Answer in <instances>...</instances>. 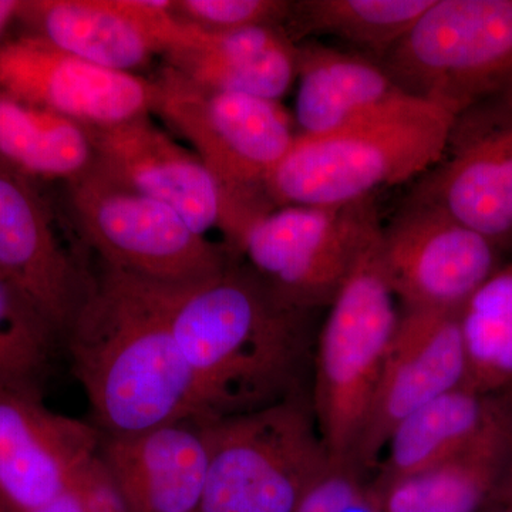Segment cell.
<instances>
[{
	"mask_svg": "<svg viewBox=\"0 0 512 512\" xmlns=\"http://www.w3.org/2000/svg\"><path fill=\"white\" fill-rule=\"evenodd\" d=\"M501 503L512 507V451L507 471H505L503 490H501Z\"/></svg>",
	"mask_w": 512,
	"mask_h": 512,
	"instance_id": "31",
	"label": "cell"
},
{
	"mask_svg": "<svg viewBox=\"0 0 512 512\" xmlns=\"http://www.w3.org/2000/svg\"><path fill=\"white\" fill-rule=\"evenodd\" d=\"M293 2L282 0H174L175 16L208 32L281 28L291 19Z\"/></svg>",
	"mask_w": 512,
	"mask_h": 512,
	"instance_id": "27",
	"label": "cell"
},
{
	"mask_svg": "<svg viewBox=\"0 0 512 512\" xmlns=\"http://www.w3.org/2000/svg\"><path fill=\"white\" fill-rule=\"evenodd\" d=\"M379 63L457 119L485 104L512 106V0H434Z\"/></svg>",
	"mask_w": 512,
	"mask_h": 512,
	"instance_id": "7",
	"label": "cell"
},
{
	"mask_svg": "<svg viewBox=\"0 0 512 512\" xmlns=\"http://www.w3.org/2000/svg\"><path fill=\"white\" fill-rule=\"evenodd\" d=\"M77 225L104 268L165 285H187L227 269V254L164 202L94 165L67 183Z\"/></svg>",
	"mask_w": 512,
	"mask_h": 512,
	"instance_id": "8",
	"label": "cell"
},
{
	"mask_svg": "<svg viewBox=\"0 0 512 512\" xmlns=\"http://www.w3.org/2000/svg\"><path fill=\"white\" fill-rule=\"evenodd\" d=\"M466 386L497 396L512 386V262L500 266L460 312Z\"/></svg>",
	"mask_w": 512,
	"mask_h": 512,
	"instance_id": "25",
	"label": "cell"
},
{
	"mask_svg": "<svg viewBox=\"0 0 512 512\" xmlns=\"http://www.w3.org/2000/svg\"><path fill=\"white\" fill-rule=\"evenodd\" d=\"M23 0H0V45L13 23L18 22Z\"/></svg>",
	"mask_w": 512,
	"mask_h": 512,
	"instance_id": "30",
	"label": "cell"
},
{
	"mask_svg": "<svg viewBox=\"0 0 512 512\" xmlns=\"http://www.w3.org/2000/svg\"><path fill=\"white\" fill-rule=\"evenodd\" d=\"M0 161L35 181H70L96 165L89 127L0 92Z\"/></svg>",
	"mask_w": 512,
	"mask_h": 512,
	"instance_id": "23",
	"label": "cell"
},
{
	"mask_svg": "<svg viewBox=\"0 0 512 512\" xmlns=\"http://www.w3.org/2000/svg\"><path fill=\"white\" fill-rule=\"evenodd\" d=\"M165 66L191 82L221 92L279 101L298 72V45L281 28L208 32L188 25L180 45L165 53Z\"/></svg>",
	"mask_w": 512,
	"mask_h": 512,
	"instance_id": "19",
	"label": "cell"
},
{
	"mask_svg": "<svg viewBox=\"0 0 512 512\" xmlns=\"http://www.w3.org/2000/svg\"><path fill=\"white\" fill-rule=\"evenodd\" d=\"M0 92L87 127L150 116L154 103L153 80L84 62L23 33L0 45Z\"/></svg>",
	"mask_w": 512,
	"mask_h": 512,
	"instance_id": "13",
	"label": "cell"
},
{
	"mask_svg": "<svg viewBox=\"0 0 512 512\" xmlns=\"http://www.w3.org/2000/svg\"><path fill=\"white\" fill-rule=\"evenodd\" d=\"M89 130L101 170L164 202L204 237L210 229L220 228L222 198L217 181L194 151L178 144L150 116Z\"/></svg>",
	"mask_w": 512,
	"mask_h": 512,
	"instance_id": "16",
	"label": "cell"
},
{
	"mask_svg": "<svg viewBox=\"0 0 512 512\" xmlns=\"http://www.w3.org/2000/svg\"><path fill=\"white\" fill-rule=\"evenodd\" d=\"M30 512H128L119 485L99 454L74 483L49 504Z\"/></svg>",
	"mask_w": 512,
	"mask_h": 512,
	"instance_id": "29",
	"label": "cell"
},
{
	"mask_svg": "<svg viewBox=\"0 0 512 512\" xmlns=\"http://www.w3.org/2000/svg\"><path fill=\"white\" fill-rule=\"evenodd\" d=\"M298 134L318 136L383 120L423 103L402 89L382 64L318 42L298 45Z\"/></svg>",
	"mask_w": 512,
	"mask_h": 512,
	"instance_id": "18",
	"label": "cell"
},
{
	"mask_svg": "<svg viewBox=\"0 0 512 512\" xmlns=\"http://www.w3.org/2000/svg\"><path fill=\"white\" fill-rule=\"evenodd\" d=\"M366 476L353 464L330 460L295 512H383L375 484Z\"/></svg>",
	"mask_w": 512,
	"mask_h": 512,
	"instance_id": "28",
	"label": "cell"
},
{
	"mask_svg": "<svg viewBox=\"0 0 512 512\" xmlns=\"http://www.w3.org/2000/svg\"><path fill=\"white\" fill-rule=\"evenodd\" d=\"M18 23L23 35L114 72L134 73L163 55L128 0H23Z\"/></svg>",
	"mask_w": 512,
	"mask_h": 512,
	"instance_id": "21",
	"label": "cell"
},
{
	"mask_svg": "<svg viewBox=\"0 0 512 512\" xmlns=\"http://www.w3.org/2000/svg\"><path fill=\"white\" fill-rule=\"evenodd\" d=\"M414 200L436 205L498 247L512 239V106L461 114Z\"/></svg>",
	"mask_w": 512,
	"mask_h": 512,
	"instance_id": "14",
	"label": "cell"
},
{
	"mask_svg": "<svg viewBox=\"0 0 512 512\" xmlns=\"http://www.w3.org/2000/svg\"><path fill=\"white\" fill-rule=\"evenodd\" d=\"M434 0H303L291 19L301 36H332L383 59L409 35Z\"/></svg>",
	"mask_w": 512,
	"mask_h": 512,
	"instance_id": "24",
	"label": "cell"
},
{
	"mask_svg": "<svg viewBox=\"0 0 512 512\" xmlns=\"http://www.w3.org/2000/svg\"><path fill=\"white\" fill-rule=\"evenodd\" d=\"M487 512H512V507H510V505L500 503Z\"/></svg>",
	"mask_w": 512,
	"mask_h": 512,
	"instance_id": "33",
	"label": "cell"
},
{
	"mask_svg": "<svg viewBox=\"0 0 512 512\" xmlns=\"http://www.w3.org/2000/svg\"><path fill=\"white\" fill-rule=\"evenodd\" d=\"M100 456L128 512H200L208 470L204 421L101 439Z\"/></svg>",
	"mask_w": 512,
	"mask_h": 512,
	"instance_id": "17",
	"label": "cell"
},
{
	"mask_svg": "<svg viewBox=\"0 0 512 512\" xmlns=\"http://www.w3.org/2000/svg\"><path fill=\"white\" fill-rule=\"evenodd\" d=\"M161 286L171 329L194 377L202 421L311 393L312 312L286 305L248 268L231 264L197 284Z\"/></svg>",
	"mask_w": 512,
	"mask_h": 512,
	"instance_id": "1",
	"label": "cell"
},
{
	"mask_svg": "<svg viewBox=\"0 0 512 512\" xmlns=\"http://www.w3.org/2000/svg\"><path fill=\"white\" fill-rule=\"evenodd\" d=\"M0 275L59 333L72 325L92 281L60 244L35 181L0 161Z\"/></svg>",
	"mask_w": 512,
	"mask_h": 512,
	"instance_id": "15",
	"label": "cell"
},
{
	"mask_svg": "<svg viewBox=\"0 0 512 512\" xmlns=\"http://www.w3.org/2000/svg\"><path fill=\"white\" fill-rule=\"evenodd\" d=\"M382 229L377 220L367 229L355 261L329 305L313 353V413L330 458L339 463L353 464L370 400L400 319L384 266Z\"/></svg>",
	"mask_w": 512,
	"mask_h": 512,
	"instance_id": "5",
	"label": "cell"
},
{
	"mask_svg": "<svg viewBox=\"0 0 512 512\" xmlns=\"http://www.w3.org/2000/svg\"><path fill=\"white\" fill-rule=\"evenodd\" d=\"M62 342L104 437L202 421L161 284L104 268Z\"/></svg>",
	"mask_w": 512,
	"mask_h": 512,
	"instance_id": "2",
	"label": "cell"
},
{
	"mask_svg": "<svg viewBox=\"0 0 512 512\" xmlns=\"http://www.w3.org/2000/svg\"><path fill=\"white\" fill-rule=\"evenodd\" d=\"M500 400L460 386L424 404L390 434L375 481L412 476L453 457L483 431Z\"/></svg>",
	"mask_w": 512,
	"mask_h": 512,
	"instance_id": "22",
	"label": "cell"
},
{
	"mask_svg": "<svg viewBox=\"0 0 512 512\" xmlns=\"http://www.w3.org/2000/svg\"><path fill=\"white\" fill-rule=\"evenodd\" d=\"M94 424L53 412L42 390L0 386V512H30L63 494L99 454Z\"/></svg>",
	"mask_w": 512,
	"mask_h": 512,
	"instance_id": "12",
	"label": "cell"
},
{
	"mask_svg": "<svg viewBox=\"0 0 512 512\" xmlns=\"http://www.w3.org/2000/svg\"><path fill=\"white\" fill-rule=\"evenodd\" d=\"M151 113L194 148L217 181L220 228L235 252L252 222L275 210L268 181L298 133L279 101L221 92L164 66L154 77Z\"/></svg>",
	"mask_w": 512,
	"mask_h": 512,
	"instance_id": "3",
	"label": "cell"
},
{
	"mask_svg": "<svg viewBox=\"0 0 512 512\" xmlns=\"http://www.w3.org/2000/svg\"><path fill=\"white\" fill-rule=\"evenodd\" d=\"M59 342L52 323L0 276V386L42 390Z\"/></svg>",
	"mask_w": 512,
	"mask_h": 512,
	"instance_id": "26",
	"label": "cell"
},
{
	"mask_svg": "<svg viewBox=\"0 0 512 512\" xmlns=\"http://www.w3.org/2000/svg\"><path fill=\"white\" fill-rule=\"evenodd\" d=\"M501 397H503L504 402L507 403V406L510 407L512 412V386L508 387L505 392L501 393Z\"/></svg>",
	"mask_w": 512,
	"mask_h": 512,
	"instance_id": "32",
	"label": "cell"
},
{
	"mask_svg": "<svg viewBox=\"0 0 512 512\" xmlns=\"http://www.w3.org/2000/svg\"><path fill=\"white\" fill-rule=\"evenodd\" d=\"M457 117L423 101L387 119L298 134L268 181L274 208L343 207L426 173L446 154Z\"/></svg>",
	"mask_w": 512,
	"mask_h": 512,
	"instance_id": "4",
	"label": "cell"
},
{
	"mask_svg": "<svg viewBox=\"0 0 512 512\" xmlns=\"http://www.w3.org/2000/svg\"><path fill=\"white\" fill-rule=\"evenodd\" d=\"M460 312H400L370 400L353 464L376 470L393 430L424 404L466 386Z\"/></svg>",
	"mask_w": 512,
	"mask_h": 512,
	"instance_id": "11",
	"label": "cell"
},
{
	"mask_svg": "<svg viewBox=\"0 0 512 512\" xmlns=\"http://www.w3.org/2000/svg\"><path fill=\"white\" fill-rule=\"evenodd\" d=\"M0 276H2V275H0Z\"/></svg>",
	"mask_w": 512,
	"mask_h": 512,
	"instance_id": "34",
	"label": "cell"
},
{
	"mask_svg": "<svg viewBox=\"0 0 512 512\" xmlns=\"http://www.w3.org/2000/svg\"><path fill=\"white\" fill-rule=\"evenodd\" d=\"M511 451L512 412L501 397L487 426L453 457L373 484L383 512H487L501 503Z\"/></svg>",
	"mask_w": 512,
	"mask_h": 512,
	"instance_id": "20",
	"label": "cell"
},
{
	"mask_svg": "<svg viewBox=\"0 0 512 512\" xmlns=\"http://www.w3.org/2000/svg\"><path fill=\"white\" fill-rule=\"evenodd\" d=\"M204 426L208 470L200 512H295L332 460L311 393Z\"/></svg>",
	"mask_w": 512,
	"mask_h": 512,
	"instance_id": "6",
	"label": "cell"
},
{
	"mask_svg": "<svg viewBox=\"0 0 512 512\" xmlns=\"http://www.w3.org/2000/svg\"><path fill=\"white\" fill-rule=\"evenodd\" d=\"M498 249L476 229L419 200L382 229L384 266L406 311L461 312L500 268Z\"/></svg>",
	"mask_w": 512,
	"mask_h": 512,
	"instance_id": "10",
	"label": "cell"
},
{
	"mask_svg": "<svg viewBox=\"0 0 512 512\" xmlns=\"http://www.w3.org/2000/svg\"><path fill=\"white\" fill-rule=\"evenodd\" d=\"M377 220L370 198L343 207H281L249 225L235 254L286 305L329 306Z\"/></svg>",
	"mask_w": 512,
	"mask_h": 512,
	"instance_id": "9",
	"label": "cell"
}]
</instances>
